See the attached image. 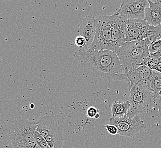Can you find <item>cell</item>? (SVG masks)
Wrapping results in <instances>:
<instances>
[{"label": "cell", "instance_id": "6da1fadb", "mask_svg": "<svg viewBox=\"0 0 161 148\" xmlns=\"http://www.w3.org/2000/svg\"><path fill=\"white\" fill-rule=\"evenodd\" d=\"M73 57L82 67L89 70L97 77L109 81L125 82V71L117 54L114 51L80 49L73 54Z\"/></svg>", "mask_w": 161, "mask_h": 148}, {"label": "cell", "instance_id": "7a4b0ae2", "mask_svg": "<svg viewBox=\"0 0 161 148\" xmlns=\"http://www.w3.org/2000/svg\"><path fill=\"white\" fill-rule=\"evenodd\" d=\"M37 127V120L24 116L16 117L9 128L8 145L12 148H38L34 137Z\"/></svg>", "mask_w": 161, "mask_h": 148}, {"label": "cell", "instance_id": "3957f363", "mask_svg": "<svg viewBox=\"0 0 161 148\" xmlns=\"http://www.w3.org/2000/svg\"><path fill=\"white\" fill-rule=\"evenodd\" d=\"M149 45L145 40L126 42L117 53L125 71L142 66L150 55Z\"/></svg>", "mask_w": 161, "mask_h": 148}, {"label": "cell", "instance_id": "277c9868", "mask_svg": "<svg viewBox=\"0 0 161 148\" xmlns=\"http://www.w3.org/2000/svg\"><path fill=\"white\" fill-rule=\"evenodd\" d=\"M36 130L45 139L50 148H62L64 135L58 119L53 115H46L37 120Z\"/></svg>", "mask_w": 161, "mask_h": 148}, {"label": "cell", "instance_id": "5b68a950", "mask_svg": "<svg viewBox=\"0 0 161 148\" xmlns=\"http://www.w3.org/2000/svg\"><path fill=\"white\" fill-rule=\"evenodd\" d=\"M129 100L131 107L127 116L130 117L139 116V114L149 107L154 99V93L149 87L141 84H131L129 86Z\"/></svg>", "mask_w": 161, "mask_h": 148}, {"label": "cell", "instance_id": "8992f818", "mask_svg": "<svg viewBox=\"0 0 161 148\" xmlns=\"http://www.w3.org/2000/svg\"><path fill=\"white\" fill-rule=\"evenodd\" d=\"M113 14L112 16H99L97 18L96 33L93 43L88 50L112 51V28L113 25Z\"/></svg>", "mask_w": 161, "mask_h": 148}, {"label": "cell", "instance_id": "52a82bcc", "mask_svg": "<svg viewBox=\"0 0 161 148\" xmlns=\"http://www.w3.org/2000/svg\"><path fill=\"white\" fill-rule=\"evenodd\" d=\"M109 123L117 128L118 135L127 137H133L145 127L144 121L139 116L133 117L127 115L123 117H112L109 119Z\"/></svg>", "mask_w": 161, "mask_h": 148}, {"label": "cell", "instance_id": "ba28073f", "mask_svg": "<svg viewBox=\"0 0 161 148\" xmlns=\"http://www.w3.org/2000/svg\"><path fill=\"white\" fill-rule=\"evenodd\" d=\"M148 0H124L117 12L126 19H145Z\"/></svg>", "mask_w": 161, "mask_h": 148}, {"label": "cell", "instance_id": "9c48e42d", "mask_svg": "<svg viewBox=\"0 0 161 148\" xmlns=\"http://www.w3.org/2000/svg\"><path fill=\"white\" fill-rule=\"evenodd\" d=\"M114 19L112 28V51L118 53V50L126 42V29L127 19L119 15L118 13L113 14Z\"/></svg>", "mask_w": 161, "mask_h": 148}, {"label": "cell", "instance_id": "30bf717a", "mask_svg": "<svg viewBox=\"0 0 161 148\" xmlns=\"http://www.w3.org/2000/svg\"><path fill=\"white\" fill-rule=\"evenodd\" d=\"M149 25L145 19H127L126 42H140L145 38Z\"/></svg>", "mask_w": 161, "mask_h": 148}, {"label": "cell", "instance_id": "8fae6325", "mask_svg": "<svg viewBox=\"0 0 161 148\" xmlns=\"http://www.w3.org/2000/svg\"><path fill=\"white\" fill-rule=\"evenodd\" d=\"M153 70L147 66L142 65L125 72V82L128 86L131 84H141L149 87Z\"/></svg>", "mask_w": 161, "mask_h": 148}, {"label": "cell", "instance_id": "7c38bea8", "mask_svg": "<svg viewBox=\"0 0 161 148\" xmlns=\"http://www.w3.org/2000/svg\"><path fill=\"white\" fill-rule=\"evenodd\" d=\"M96 30V18L91 14L86 16L80 22L78 32L79 35L84 37L86 40V46L84 50L89 49L94 39Z\"/></svg>", "mask_w": 161, "mask_h": 148}, {"label": "cell", "instance_id": "4fadbf2b", "mask_svg": "<svg viewBox=\"0 0 161 148\" xmlns=\"http://www.w3.org/2000/svg\"><path fill=\"white\" fill-rule=\"evenodd\" d=\"M149 6L145 12V19L151 26L161 25V1L153 2L148 0Z\"/></svg>", "mask_w": 161, "mask_h": 148}, {"label": "cell", "instance_id": "5bb4252c", "mask_svg": "<svg viewBox=\"0 0 161 148\" xmlns=\"http://www.w3.org/2000/svg\"><path fill=\"white\" fill-rule=\"evenodd\" d=\"M131 107L130 102H115L112 107V117H123L127 115Z\"/></svg>", "mask_w": 161, "mask_h": 148}, {"label": "cell", "instance_id": "9a60e30c", "mask_svg": "<svg viewBox=\"0 0 161 148\" xmlns=\"http://www.w3.org/2000/svg\"><path fill=\"white\" fill-rule=\"evenodd\" d=\"M150 86L152 92L154 93V99L161 98V73L153 70L150 80Z\"/></svg>", "mask_w": 161, "mask_h": 148}, {"label": "cell", "instance_id": "2e32d148", "mask_svg": "<svg viewBox=\"0 0 161 148\" xmlns=\"http://www.w3.org/2000/svg\"><path fill=\"white\" fill-rule=\"evenodd\" d=\"M161 38V25L156 26L149 25L144 40L148 43L149 46Z\"/></svg>", "mask_w": 161, "mask_h": 148}, {"label": "cell", "instance_id": "e0dca14e", "mask_svg": "<svg viewBox=\"0 0 161 148\" xmlns=\"http://www.w3.org/2000/svg\"><path fill=\"white\" fill-rule=\"evenodd\" d=\"M34 137L37 145L38 148H50L45 139L37 130L34 133Z\"/></svg>", "mask_w": 161, "mask_h": 148}, {"label": "cell", "instance_id": "ac0fdd59", "mask_svg": "<svg viewBox=\"0 0 161 148\" xmlns=\"http://www.w3.org/2000/svg\"><path fill=\"white\" fill-rule=\"evenodd\" d=\"M161 48V38L158 40H156L154 42L152 43L149 47L150 54H153L156 53L158 50Z\"/></svg>", "mask_w": 161, "mask_h": 148}, {"label": "cell", "instance_id": "d6986e66", "mask_svg": "<svg viewBox=\"0 0 161 148\" xmlns=\"http://www.w3.org/2000/svg\"><path fill=\"white\" fill-rule=\"evenodd\" d=\"M86 40L84 37L81 35H78L75 40V44L78 47H85L86 46Z\"/></svg>", "mask_w": 161, "mask_h": 148}, {"label": "cell", "instance_id": "ffe728a7", "mask_svg": "<svg viewBox=\"0 0 161 148\" xmlns=\"http://www.w3.org/2000/svg\"><path fill=\"white\" fill-rule=\"evenodd\" d=\"M99 109L94 107H90L87 109L86 112L87 116L90 118H95L97 114H99Z\"/></svg>", "mask_w": 161, "mask_h": 148}, {"label": "cell", "instance_id": "44dd1931", "mask_svg": "<svg viewBox=\"0 0 161 148\" xmlns=\"http://www.w3.org/2000/svg\"><path fill=\"white\" fill-rule=\"evenodd\" d=\"M105 128L107 131L108 132L110 135H115L117 134H118V130L117 128L111 124H108V125H106L104 126Z\"/></svg>", "mask_w": 161, "mask_h": 148}, {"label": "cell", "instance_id": "7402d4cb", "mask_svg": "<svg viewBox=\"0 0 161 148\" xmlns=\"http://www.w3.org/2000/svg\"><path fill=\"white\" fill-rule=\"evenodd\" d=\"M150 55L159 60L161 58V48L159 50H158L156 53L153 54H150Z\"/></svg>", "mask_w": 161, "mask_h": 148}, {"label": "cell", "instance_id": "603a6c76", "mask_svg": "<svg viewBox=\"0 0 161 148\" xmlns=\"http://www.w3.org/2000/svg\"><path fill=\"white\" fill-rule=\"evenodd\" d=\"M155 71H158L159 72L161 73V58L159 59V61L158 63L157 67L155 68Z\"/></svg>", "mask_w": 161, "mask_h": 148}, {"label": "cell", "instance_id": "cb8c5ba5", "mask_svg": "<svg viewBox=\"0 0 161 148\" xmlns=\"http://www.w3.org/2000/svg\"><path fill=\"white\" fill-rule=\"evenodd\" d=\"M99 117H100V115H99V114H97L96 116V117L94 119H99Z\"/></svg>", "mask_w": 161, "mask_h": 148}, {"label": "cell", "instance_id": "d4e9b609", "mask_svg": "<svg viewBox=\"0 0 161 148\" xmlns=\"http://www.w3.org/2000/svg\"><path fill=\"white\" fill-rule=\"evenodd\" d=\"M34 105L33 104H31V108H34Z\"/></svg>", "mask_w": 161, "mask_h": 148}, {"label": "cell", "instance_id": "484cf974", "mask_svg": "<svg viewBox=\"0 0 161 148\" xmlns=\"http://www.w3.org/2000/svg\"><path fill=\"white\" fill-rule=\"evenodd\" d=\"M6 148H11V147H10L9 146H8V145H6Z\"/></svg>", "mask_w": 161, "mask_h": 148}]
</instances>
